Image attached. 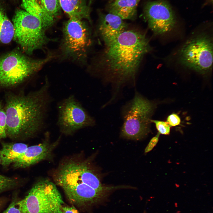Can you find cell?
<instances>
[{
  "label": "cell",
  "instance_id": "obj_1",
  "mask_svg": "<svg viewBox=\"0 0 213 213\" xmlns=\"http://www.w3.org/2000/svg\"><path fill=\"white\" fill-rule=\"evenodd\" d=\"M151 50L145 34L134 30H125L112 43L106 46L97 67L104 81L110 83L113 87L112 100L124 86L135 84L143 59Z\"/></svg>",
  "mask_w": 213,
  "mask_h": 213
},
{
  "label": "cell",
  "instance_id": "obj_2",
  "mask_svg": "<svg viewBox=\"0 0 213 213\" xmlns=\"http://www.w3.org/2000/svg\"><path fill=\"white\" fill-rule=\"evenodd\" d=\"M49 86L46 81L39 89L26 95H7L4 109L7 135L14 138L30 137L43 128L52 100Z\"/></svg>",
  "mask_w": 213,
  "mask_h": 213
},
{
  "label": "cell",
  "instance_id": "obj_3",
  "mask_svg": "<svg viewBox=\"0 0 213 213\" xmlns=\"http://www.w3.org/2000/svg\"><path fill=\"white\" fill-rule=\"evenodd\" d=\"M56 183L73 204L91 206L103 201L108 193L122 188V185L102 184L97 174L85 161L70 159L62 163L54 175Z\"/></svg>",
  "mask_w": 213,
  "mask_h": 213
},
{
  "label": "cell",
  "instance_id": "obj_4",
  "mask_svg": "<svg viewBox=\"0 0 213 213\" xmlns=\"http://www.w3.org/2000/svg\"><path fill=\"white\" fill-rule=\"evenodd\" d=\"M42 59L29 57L14 50L0 56V88L18 85L30 78L52 58Z\"/></svg>",
  "mask_w": 213,
  "mask_h": 213
},
{
  "label": "cell",
  "instance_id": "obj_5",
  "mask_svg": "<svg viewBox=\"0 0 213 213\" xmlns=\"http://www.w3.org/2000/svg\"><path fill=\"white\" fill-rule=\"evenodd\" d=\"M155 105L135 91L132 99L122 107L123 120L120 135L123 138L135 140L145 137L150 130V117Z\"/></svg>",
  "mask_w": 213,
  "mask_h": 213
},
{
  "label": "cell",
  "instance_id": "obj_6",
  "mask_svg": "<svg viewBox=\"0 0 213 213\" xmlns=\"http://www.w3.org/2000/svg\"><path fill=\"white\" fill-rule=\"evenodd\" d=\"M18 203L21 213H62L64 204L56 186L47 180L37 183Z\"/></svg>",
  "mask_w": 213,
  "mask_h": 213
},
{
  "label": "cell",
  "instance_id": "obj_7",
  "mask_svg": "<svg viewBox=\"0 0 213 213\" xmlns=\"http://www.w3.org/2000/svg\"><path fill=\"white\" fill-rule=\"evenodd\" d=\"M14 39L23 51L30 55L47 42L48 38L40 20L25 10L18 9L12 19Z\"/></svg>",
  "mask_w": 213,
  "mask_h": 213
},
{
  "label": "cell",
  "instance_id": "obj_8",
  "mask_svg": "<svg viewBox=\"0 0 213 213\" xmlns=\"http://www.w3.org/2000/svg\"><path fill=\"white\" fill-rule=\"evenodd\" d=\"M179 59L187 68L204 74L210 72L213 63V43L211 38L201 34L188 40L180 49Z\"/></svg>",
  "mask_w": 213,
  "mask_h": 213
},
{
  "label": "cell",
  "instance_id": "obj_9",
  "mask_svg": "<svg viewBox=\"0 0 213 213\" xmlns=\"http://www.w3.org/2000/svg\"><path fill=\"white\" fill-rule=\"evenodd\" d=\"M61 49L64 56L83 61L87 57L91 44L90 31L82 20L70 18L62 30Z\"/></svg>",
  "mask_w": 213,
  "mask_h": 213
},
{
  "label": "cell",
  "instance_id": "obj_10",
  "mask_svg": "<svg viewBox=\"0 0 213 213\" xmlns=\"http://www.w3.org/2000/svg\"><path fill=\"white\" fill-rule=\"evenodd\" d=\"M57 108V125L60 132L65 135H72L80 129L95 125L94 119L73 95L59 102Z\"/></svg>",
  "mask_w": 213,
  "mask_h": 213
},
{
  "label": "cell",
  "instance_id": "obj_11",
  "mask_svg": "<svg viewBox=\"0 0 213 213\" xmlns=\"http://www.w3.org/2000/svg\"><path fill=\"white\" fill-rule=\"evenodd\" d=\"M144 15L149 28L156 35L167 33L175 26V19L172 10L163 1L148 3L145 7Z\"/></svg>",
  "mask_w": 213,
  "mask_h": 213
},
{
  "label": "cell",
  "instance_id": "obj_12",
  "mask_svg": "<svg viewBox=\"0 0 213 213\" xmlns=\"http://www.w3.org/2000/svg\"><path fill=\"white\" fill-rule=\"evenodd\" d=\"M49 134L42 143L28 147L23 153L13 163L16 168H25L33 165L40 161L49 158L57 144L58 141L51 143L49 140Z\"/></svg>",
  "mask_w": 213,
  "mask_h": 213
},
{
  "label": "cell",
  "instance_id": "obj_13",
  "mask_svg": "<svg viewBox=\"0 0 213 213\" xmlns=\"http://www.w3.org/2000/svg\"><path fill=\"white\" fill-rule=\"evenodd\" d=\"M127 24L120 17L109 13L101 18L98 32L105 46H107L127 30Z\"/></svg>",
  "mask_w": 213,
  "mask_h": 213
},
{
  "label": "cell",
  "instance_id": "obj_14",
  "mask_svg": "<svg viewBox=\"0 0 213 213\" xmlns=\"http://www.w3.org/2000/svg\"><path fill=\"white\" fill-rule=\"evenodd\" d=\"M61 8L70 18L91 21L90 9L85 0H59Z\"/></svg>",
  "mask_w": 213,
  "mask_h": 213
},
{
  "label": "cell",
  "instance_id": "obj_15",
  "mask_svg": "<svg viewBox=\"0 0 213 213\" xmlns=\"http://www.w3.org/2000/svg\"><path fill=\"white\" fill-rule=\"evenodd\" d=\"M140 0H115L109 6V13L119 16L123 20L133 19Z\"/></svg>",
  "mask_w": 213,
  "mask_h": 213
},
{
  "label": "cell",
  "instance_id": "obj_16",
  "mask_svg": "<svg viewBox=\"0 0 213 213\" xmlns=\"http://www.w3.org/2000/svg\"><path fill=\"white\" fill-rule=\"evenodd\" d=\"M21 2V6L25 11L40 20L45 30L54 24L55 19L36 0H22Z\"/></svg>",
  "mask_w": 213,
  "mask_h": 213
},
{
  "label": "cell",
  "instance_id": "obj_17",
  "mask_svg": "<svg viewBox=\"0 0 213 213\" xmlns=\"http://www.w3.org/2000/svg\"><path fill=\"white\" fill-rule=\"evenodd\" d=\"M28 147L22 143H4L0 151L1 163L7 166L14 163L23 153Z\"/></svg>",
  "mask_w": 213,
  "mask_h": 213
},
{
  "label": "cell",
  "instance_id": "obj_18",
  "mask_svg": "<svg viewBox=\"0 0 213 213\" xmlns=\"http://www.w3.org/2000/svg\"><path fill=\"white\" fill-rule=\"evenodd\" d=\"M14 28L5 10L0 3V43L7 44L13 39Z\"/></svg>",
  "mask_w": 213,
  "mask_h": 213
},
{
  "label": "cell",
  "instance_id": "obj_19",
  "mask_svg": "<svg viewBox=\"0 0 213 213\" xmlns=\"http://www.w3.org/2000/svg\"><path fill=\"white\" fill-rule=\"evenodd\" d=\"M41 4L46 12L54 19L60 12L59 0H41Z\"/></svg>",
  "mask_w": 213,
  "mask_h": 213
},
{
  "label": "cell",
  "instance_id": "obj_20",
  "mask_svg": "<svg viewBox=\"0 0 213 213\" xmlns=\"http://www.w3.org/2000/svg\"><path fill=\"white\" fill-rule=\"evenodd\" d=\"M150 122L154 123L158 133L164 135H168L170 133L171 127L166 121L150 119Z\"/></svg>",
  "mask_w": 213,
  "mask_h": 213
},
{
  "label": "cell",
  "instance_id": "obj_21",
  "mask_svg": "<svg viewBox=\"0 0 213 213\" xmlns=\"http://www.w3.org/2000/svg\"><path fill=\"white\" fill-rule=\"evenodd\" d=\"M7 117L4 108L0 104V140L7 136Z\"/></svg>",
  "mask_w": 213,
  "mask_h": 213
},
{
  "label": "cell",
  "instance_id": "obj_22",
  "mask_svg": "<svg viewBox=\"0 0 213 213\" xmlns=\"http://www.w3.org/2000/svg\"><path fill=\"white\" fill-rule=\"evenodd\" d=\"M16 183L14 179L0 175V193L14 187Z\"/></svg>",
  "mask_w": 213,
  "mask_h": 213
},
{
  "label": "cell",
  "instance_id": "obj_23",
  "mask_svg": "<svg viewBox=\"0 0 213 213\" xmlns=\"http://www.w3.org/2000/svg\"><path fill=\"white\" fill-rule=\"evenodd\" d=\"M166 122L171 127L179 125L181 121L180 116L178 114L173 113L168 116L167 118Z\"/></svg>",
  "mask_w": 213,
  "mask_h": 213
},
{
  "label": "cell",
  "instance_id": "obj_24",
  "mask_svg": "<svg viewBox=\"0 0 213 213\" xmlns=\"http://www.w3.org/2000/svg\"><path fill=\"white\" fill-rule=\"evenodd\" d=\"M18 202V201L14 200L6 210L1 213H21Z\"/></svg>",
  "mask_w": 213,
  "mask_h": 213
},
{
  "label": "cell",
  "instance_id": "obj_25",
  "mask_svg": "<svg viewBox=\"0 0 213 213\" xmlns=\"http://www.w3.org/2000/svg\"><path fill=\"white\" fill-rule=\"evenodd\" d=\"M159 133H158L156 136L151 138L145 149V153L150 151L156 145L159 141Z\"/></svg>",
  "mask_w": 213,
  "mask_h": 213
},
{
  "label": "cell",
  "instance_id": "obj_26",
  "mask_svg": "<svg viewBox=\"0 0 213 213\" xmlns=\"http://www.w3.org/2000/svg\"><path fill=\"white\" fill-rule=\"evenodd\" d=\"M62 213H80L73 206H64L62 207Z\"/></svg>",
  "mask_w": 213,
  "mask_h": 213
},
{
  "label": "cell",
  "instance_id": "obj_27",
  "mask_svg": "<svg viewBox=\"0 0 213 213\" xmlns=\"http://www.w3.org/2000/svg\"><path fill=\"white\" fill-rule=\"evenodd\" d=\"M2 204V201L0 199V208Z\"/></svg>",
  "mask_w": 213,
  "mask_h": 213
},
{
  "label": "cell",
  "instance_id": "obj_28",
  "mask_svg": "<svg viewBox=\"0 0 213 213\" xmlns=\"http://www.w3.org/2000/svg\"><path fill=\"white\" fill-rule=\"evenodd\" d=\"M36 0L41 5V0Z\"/></svg>",
  "mask_w": 213,
  "mask_h": 213
},
{
  "label": "cell",
  "instance_id": "obj_29",
  "mask_svg": "<svg viewBox=\"0 0 213 213\" xmlns=\"http://www.w3.org/2000/svg\"><path fill=\"white\" fill-rule=\"evenodd\" d=\"M91 0H89V1H90L89 3H91Z\"/></svg>",
  "mask_w": 213,
  "mask_h": 213
},
{
  "label": "cell",
  "instance_id": "obj_30",
  "mask_svg": "<svg viewBox=\"0 0 213 213\" xmlns=\"http://www.w3.org/2000/svg\"><path fill=\"white\" fill-rule=\"evenodd\" d=\"M0 161H1V159H0Z\"/></svg>",
  "mask_w": 213,
  "mask_h": 213
}]
</instances>
